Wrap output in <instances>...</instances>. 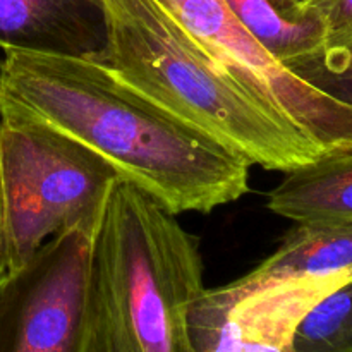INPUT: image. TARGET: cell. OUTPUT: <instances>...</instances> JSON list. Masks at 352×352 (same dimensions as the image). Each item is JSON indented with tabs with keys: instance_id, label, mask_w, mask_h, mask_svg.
Returning <instances> with one entry per match:
<instances>
[{
	"instance_id": "10",
	"label": "cell",
	"mask_w": 352,
	"mask_h": 352,
	"mask_svg": "<svg viewBox=\"0 0 352 352\" xmlns=\"http://www.w3.org/2000/svg\"><path fill=\"white\" fill-rule=\"evenodd\" d=\"M268 208L294 222L352 220V146L285 172L268 196Z\"/></svg>"
},
{
	"instance_id": "11",
	"label": "cell",
	"mask_w": 352,
	"mask_h": 352,
	"mask_svg": "<svg viewBox=\"0 0 352 352\" xmlns=\"http://www.w3.org/2000/svg\"><path fill=\"white\" fill-rule=\"evenodd\" d=\"M254 40L280 64L316 50L329 31L315 7L298 0H223Z\"/></svg>"
},
{
	"instance_id": "16",
	"label": "cell",
	"mask_w": 352,
	"mask_h": 352,
	"mask_svg": "<svg viewBox=\"0 0 352 352\" xmlns=\"http://www.w3.org/2000/svg\"><path fill=\"white\" fill-rule=\"evenodd\" d=\"M298 2H301V3H308V2H311V0H298Z\"/></svg>"
},
{
	"instance_id": "9",
	"label": "cell",
	"mask_w": 352,
	"mask_h": 352,
	"mask_svg": "<svg viewBox=\"0 0 352 352\" xmlns=\"http://www.w3.org/2000/svg\"><path fill=\"white\" fill-rule=\"evenodd\" d=\"M352 275V220L296 222L272 256L232 285L241 291L306 277Z\"/></svg>"
},
{
	"instance_id": "5",
	"label": "cell",
	"mask_w": 352,
	"mask_h": 352,
	"mask_svg": "<svg viewBox=\"0 0 352 352\" xmlns=\"http://www.w3.org/2000/svg\"><path fill=\"white\" fill-rule=\"evenodd\" d=\"M95 234L54 239L0 291V352H89V256Z\"/></svg>"
},
{
	"instance_id": "14",
	"label": "cell",
	"mask_w": 352,
	"mask_h": 352,
	"mask_svg": "<svg viewBox=\"0 0 352 352\" xmlns=\"http://www.w3.org/2000/svg\"><path fill=\"white\" fill-rule=\"evenodd\" d=\"M309 6L325 21L329 36L339 38L352 34V0H311Z\"/></svg>"
},
{
	"instance_id": "15",
	"label": "cell",
	"mask_w": 352,
	"mask_h": 352,
	"mask_svg": "<svg viewBox=\"0 0 352 352\" xmlns=\"http://www.w3.org/2000/svg\"><path fill=\"white\" fill-rule=\"evenodd\" d=\"M3 282H6V278H0V291H2L3 287Z\"/></svg>"
},
{
	"instance_id": "13",
	"label": "cell",
	"mask_w": 352,
	"mask_h": 352,
	"mask_svg": "<svg viewBox=\"0 0 352 352\" xmlns=\"http://www.w3.org/2000/svg\"><path fill=\"white\" fill-rule=\"evenodd\" d=\"M282 65L306 85L352 107V34L327 38L316 50L289 58Z\"/></svg>"
},
{
	"instance_id": "1",
	"label": "cell",
	"mask_w": 352,
	"mask_h": 352,
	"mask_svg": "<svg viewBox=\"0 0 352 352\" xmlns=\"http://www.w3.org/2000/svg\"><path fill=\"white\" fill-rule=\"evenodd\" d=\"M40 120L109 162L120 179L179 213H210L250 191L251 165L138 91L102 62L6 52L0 113Z\"/></svg>"
},
{
	"instance_id": "3",
	"label": "cell",
	"mask_w": 352,
	"mask_h": 352,
	"mask_svg": "<svg viewBox=\"0 0 352 352\" xmlns=\"http://www.w3.org/2000/svg\"><path fill=\"white\" fill-rule=\"evenodd\" d=\"M205 289L198 239L119 179L91 243L89 352H191L189 309Z\"/></svg>"
},
{
	"instance_id": "8",
	"label": "cell",
	"mask_w": 352,
	"mask_h": 352,
	"mask_svg": "<svg viewBox=\"0 0 352 352\" xmlns=\"http://www.w3.org/2000/svg\"><path fill=\"white\" fill-rule=\"evenodd\" d=\"M0 48L107 64L105 3L103 0H0Z\"/></svg>"
},
{
	"instance_id": "12",
	"label": "cell",
	"mask_w": 352,
	"mask_h": 352,
	"mask_svg": "<svg viewBox=\"0 0 352 352\" xmlns=\"http://www.w3.org/2000/svg\"><path fill=\"white\" fill-rule=\"evenodd\" d=\"M291 352H352V277L302 316Z\"/></svg>"
},
{
	"instance_id": "7",
	"label": "cell",
	"mask_w": 352,
	"mask_h": 352,
	"mask_svg": "<svg viewBox=\"0 0 352 352\" xmlns=\"http://www.w3.org/2000/svg\"><path fill=\"white\" fill-rule=\"evenodd\" d=\"M352 275L306 277L241 291L205 289L188 316L191 352H291L298 323Z\"/></svg>"
},
{
	"instance_id": "4",
	"label": "cell",
	"mask_w": 352,
	"mask_h": 352,
	"mask_svg": "<svg viewBox=\"0 0 352 352\" xmlns=\"http://www.w3.org/2000/svg\"><path fill=\"white\" fill-rule=\"evenodd\" d=\"M116 168L67 134L19 113H0V278L23 270L48 239L95 234Z\"/></svg>"
},
{
	"instance_id": "6",
	"label": "cell",
	"mask_w": 352,
	"mask_h": 352,
	"mask_svg": "<svg viewBox=\"0 0 352 352\" xmlns=\"http://www.w3.org/2000/svg\"><path fill=\"white\" fill-rule=\"evenodd\" d=\"M254 95L284 113L325 151L352 146V107L306 85L275 60L223 0H157Z\"/></svg>"
},
{
	"instance_id": "2",
	"label": "cell",
	"mask_w": 352,
	"mask_h": 352,
	"mask_svg": "<svg viewBox=\"0 0 352 352\" xmlns=\"http://www.w3.org/2000/svg\"><path fill=\"white\" fill-rule=\"evenodd\" d=\"M107 65L168 112L239 153L250 165L291 172L325 153L254 95L157 0H103Z\"/></svg>"
}]
</instances>
